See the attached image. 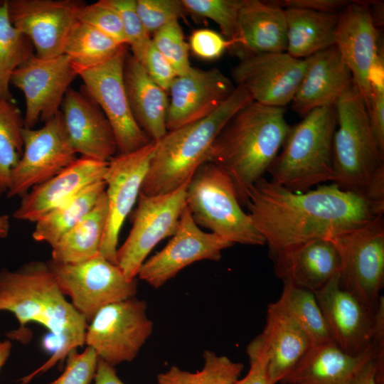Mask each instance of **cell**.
Masks as SVG:
<instances>
[{"instance_id": "8d00e7d4", "label": "cell", "mask_w": 384, "mask_h": 384, "mask_svg": "<svg viewBox=\"0 0 384 384\" xmlns=\"http://www.w3.org/2000/svg\"><path fill=\"white\" fill-rule=\"evenodd\" d=\"M24 121L14 101L0 100V194L7 192L11 172L23 151Z\"/></svg>"}, {"instance_id": "7a4b0ae2", "label": "cell", "mask_w": 384, "mask_h": 384, "mask_svg": "<svg viewBox=\"0 0 384 384\" xmlns=\"http://www.w3.org/2000/svg\"><path fill=\"white\" fill-rule=\"evenodd\" d=\"M1 311L12 313L19 324L7 335L9 338L27 343L31 333L26 326L31 322L48 330L55 343L50 358L22 377L19 384H28L85 345L88 323L65 298L47 262L33 260L14 271L0 270Z\"/></svg>"}, {"instance_id": "836d02e7", "label": "cell", "mask_w": 384, "mask_h": 384, "mask_svg": "<svg viewBox=\"0 0 384 384\" xmlns=\"http://www.w3.org/2000/svg\"><path fill=\"white\" fill-rule=\"evenodd\" d=\"M277 305L302 329L311 345L332 341L326 320L314 294L309 290L283 283Z\"/></svg>"}, {"instance_id": "603a6c76", "label": "cell", "mask_w": 384, "mask_h": 384, "mask_svg": "<svg viewBox=\"0 0 384 384\" xmlns=\"http://www.w3.org/2000/svg\"><path fill=\"white\" fill-rule=\"evenodd\" d=\"M107 164L87 157L78 158L59 174L24 195L13 217L36 223L89 185L103 179Z\"/></svg>"}, {"instance_id": "3957f363", "label": "cell", "mask_w": 384, "mask_h": 384, "mask_svg": "<svg viewBox=\"0 0 384 384\" xmlns=\"http://www.w3.org/2000/svg\"><path fill=\"white\" fill-rule=\"evenodd\" d=\"M291 127L282 107L252 101L240 109L214 140L207 161L231 178L241 206L249 189L268 171Z\"/></svg>"}, {"instance_id": "1f68e13d", "label": "cell", "mask_w": 384, "mask_h": 384, "mask_svg": "<svg viewBox=\"0 0 384 384\" xmlns=\"http://www.w3.org/2000/svg\"><path fill=\"white\" fill-rule=\"evenodd\" d=\"M105 189V180H99L50 211L36 222L33 238L53 246L92 209Z\"/></svg>"}, {"instance_id": "d4e9b609", "label": "cell", "mask_w": 384, "mask_h": 384, "mask_svg": "<svg viewBox=\"0 0 384 384\" xmlns=\"http://www.w3.org/2000/svg\"><path fill=\"white\" fill-rule=\"evenodd\" d=\"M274 271L283 283L314 294L339 276L341 258L329 239L309 241L274 257Z\"/></svg>"}, {"instance_id": "cb8c5ba5", "label": "cell", "mask_w": 384, "mask_h": 384, "mask_svg": "<svg viewBox=\"0 0 384 384\" xmlns=\"http://www.w3.org/2000/svg\"><path fill=\"white\" fill-rule=\"evenodd\" d=\"M306 68L291 107L304 117L310 111L334 105L353 82L351 71L336 46L304 58Z\"/></svg>"}, {"instance_id": "7c38bea8", "label": "cell", "mask_w": 384, "mask_h": 384, "mask_svg": "<svg viewBox=\"0 0 384 384\" xmlns=\"http://www.w3.org/2000/svg\"><path fill=\"white\" fill-rule=\"evenodd\" d=\"M23 154L11 172L8 198H22L31 189L74 162L77 153L67 134L61 112L39 129H23Z\"/></svg>"}, {"instance_id": "7402d4cb", "label": "cell", "mask_w": 384, "mask_h": 384, "mask_svg": "<svg viewBox=\"0 0 384 384\" xmlns=\"http://www.w3.org/2000/svg\"><path fill=\"white\" fill-rule=\"evenodd\" d=\"M61 108L67 134L77 154L103 162L115 156L117 145L112 128L86 92L69 88Z\"/></svg>"}, {"instance_id": "7bdbcfd3", "label": "cell", "mask_w": 384, "mask_h": 384, "mask_svg": "<svg viewBox=\"0 0 384 384\" xmlns=\"http://www.w3.org/2000/svg\"><path fill=\"white\" fill-rule=\"evenodd\" d=\"M136 9L150 36L186 13L182 0H136Z\"/></svg>"}, {"instance_id": "d6986e66", "label": "cell", "mask_w": 384, "mask_h": 384, "mask_svg": "<svg viewBox=\"0 0 384 384\" xmlns=\"http://www.w3.org/2000/svg\"><path fill=\"white\" fill-rule=\"evenodd\" d=\"M235 87L218 68L191 67L186 73L177 75L169 89L167 132L208 117L227 100Z\"/></svg>"}, {"instance_id": "c3c4849f", "label": "cell", "mask_w": 384, "mask_h": 384, "mask_svg": "<svg viewBox=\"0 0 384 384\" xmlns=\"http://www.w3.org/2000/svg\"><path fill=\"white\" fill-rule=\"evenodd\" d=\"M283 9L298 8L318 12L340 13L350 2L346 0H276Z\"/></svg>"}, {"instance_id": "ab89813d", "label": "cell", "mask_w": 384, "mask_h": 384, "mask_svg": "<svg viewBox=\"0 0 384 384\" xmlns=\"http://www.w3.org/2000/svg\"><path fill=\"white\" fill-rule=\"evenodd\" d=\"M119 15L127 45L132 55L142 63L151 43V36L144 27L136 9V0H105Z\"/></svg>"}, {"instance_id": "5bb4252c", "label": "cell", "mask_w": 384, "mask_h": 384, "mask_svg": "<svg viewBox=\"0 0 384 384\" xmlns=\"http://www.w3.org/2000/svg\"><path fill=\"white\" fill-rule=\"evenodd\" d=\"M77 76L65 54L50 58L33 54L15 70L10 84L21 90L25 97L24 127L33 129L39 120L46 122L58 114Z\"/></svg>"}, {"instance_id": "f546056e", "label": "cell", "mask_w": 384, "mask_h": 384, "mask_svg": "<svg viewBox=\"0 0 384 384\" xmlns=\"http://www.w3.org/2000/svg\"><path fill=\"white\" fill-rule=\"evenodd\" d=\"M287 21L286 52L304 59L335 46L339 13L284 9Z\"/></svg>"}, {"instance_id": "e0dca14e", "label": "cell", "mask_w": 384, "mask_h": 384, "mask_svg": "<svg viewBox=\"0 0 384 384\" xmlns=\"http://www.w3.org/2000/svg\"><path fill=\"white\" fill-rule=\"evenodd\" d=\"M233 245L213 233L203 231L186 206L171 240L145 260L137 277L154 288H159L193 262L219 261L222 252Z\"/></svg>"}, {"instance_id": "ffe728a7", "label": "cell", "mask_w": 384, "mask_h": 384, "mask_svg": "<svg viewBox=\"0 0 384 384\" xmlns=\"http://www.w3.org/2000/svg\"><path fill=\"white\" fill-rule=\"evenodd\" d=\"M335 46L350 68L366 104L372 70L383 54L370 1H350L339 13Z\"/></svg>"}, {"instance_id": "f35d334b", "label": "cell", "mask_w": 384, "mask_h": 384, "mask_svg": "<svg viewBox=\"0 0 384 384\" xmlns=\"http://www.w3.org/2000/svg\"><path fill=\"white\" fill-rule=\"evenodd\" d=\"M151 42L171 65L177 75L191 68L188 45L186 43L178 21H173L153 33Z\"/></svg>"}, {"instance_id": "52a82bcc", "label": "cell", "mask_w": 384, "mask_h": 384, "mask_svg": "<svg viewBox=\"0 0 384 384\" xmlns=\"http://www.w3.org/2000/svg\"><path fill=\"white\" fill-rule=\"evenodd\" d=\"M186 206L196 223L232 244L263 245L265 239L239 203L230 176L206 161L188 183Z\"/></svg>"}, {"instance_id": "bcb514c9", "label": "cell", "mask_w": 384, "mask_h": 384, "mask_svg": "<svg viewBox=\"0 0 384 384\" xmlns=\"http://www.w3.org/2000/svg\"><path fill=\"white\" fill-rule=\"evenodd\" d=\"M190 48L198 57L204 60L218 58L230 48V43L220 33L210 29H198L190 37Z\"/></svg>"}, {"instance_id": "44dd1931", "label": "cell", "mask_w": 384, "mask_h": 384, "mask_svg": "<svg viewBox=\"0 0 384 384\" xmlns=\"http://www.w3.org/2000/svg\"><path fill=\"white\" fill-rule=\"evenodd\" d=\"M331 340L343 351L358 355L371 345L375 312L343 289L339 276L314 293Z\"/></svg>"}, {"instance_id": "7dc6e473", "label": "cell", "mask_w": 384, "mask_h": 384, "mask_svg": "<svg viewBox=\"0 0 384 384\" xmlns=\"http://www.w3.org/2000/svg\"><path fill=\"white\" fill-rule=\"evenodd\" d=\"M141 63L153 81L166 92L169 91L177 74L152 42Z\"/></svg>"}, {"instance_id": "5b68a950", "label": "cell", "mask_w": 384, "mask_h": 384, "mask_svg": "<svg viewBox=\"0 0 384 384\" xmlns=\"http://www.w3.org/2000/svg\"><path fill=\"white\" fill-rule=\"evenodd\" d=\"M332 182L341 189L366 198L375 178L384 173L364 98L354 81L334 104Z\"/></svg>"}, {"instance_id": "ee69618b", "label": "cell", "mask_w": 384, "mask_h": 384, "mask_svg": "<svg viewBox=\"0 0 384 384\" xmlns=\"http://www.w3.org/2000/svg\"><path fill=\"white\" fill-rule=\"evenodd\" d=\"M63 372L48 384H91L97 370L98 356L90 346L82 352L71 351L66 357Z\"/></svg>"}, {"instance_id": "f907efd6", "label": "cell", "mask_w": 384, "mask_h": 384, "mask_svg": "<svg viewBox=\"0 0 384 384\" xmlns=\"http://www.w3.org/2000/svg\"><path fill=\"white\" fill-rule=\"evenodd\" d=\"M349 384H380L374 358L368 361L355 375Z\"/></svg>"}, {"instance_id": "2e32d148", "label": "cell", "mask_w": 384, "mask_h": 384, "mask_svg": "<svg viewBox=\"0 0 384 384\" xmlns=\"http://www.w3.org/2000/svg\"><path fill=\"white\" fill-rule=\"evenodd\" d=\"M11 24L31 41L39 58L63 54L71 29L86 4L80 0H6Z\"/></svg>"}, {"instance_id": "277c9868", "label": "cell", "mask_w": 384, "mask_h": 384, "mask_svg": "<svg viewBox=\"0 0 384 384\" xmlns=\"http://www.w3.org/2000/svg\"><path fill=\"white\" fill-rule=\"evenodd\" d=\"M252 101L245 89L236 86L227 100L208 117L168 131L156 142L140 193L146 196L164 194L187 183L207 161L214 140L223 127Z\"/></svg>"}, {"instance_id": "681fc988", "label": "cell", "mask_w": 384, "mask_h": 384, "mask_svg": "<svg viewBox=\"0 0 384 384\" xmlns=\"http://www.w3.org/2000/svg\"><path fill=\"white\" fill-rule=\"evenodd\" d=\"M94 384H125L117 375L114 366L98 358Z\"/></svg>"}, {"instance_id": "30bf717a", "label": "cell", "mask_w": 384, "mask_h": 384, "mask_svg": "<svg viewBox=\"0 0 384 384\" xmlns=\"http://www.w3.org/2000/svg\"><path fill=\"white\" fill-rule=\"evenodd\" d=\"M146 311L135 297L105 306L88 323L85 344L112 366L132 361L153 332Z\"/></svg>"}, {"instance_id": "f6af8a7d", "label": "cell", "mask_w": 384, "mask_h": 384, "mask_svg": "<svg viewBox=\"0 0 384 384\" xmlns=\"http://www.w3.org/2000/svg\"><path fill=\"white\" fill-rule=\"evenodd\" d=\"M247 354L250 370L235 384H270L267 370V354L265 341L261 334L256 336L247 346Z\"/></svg>"}, {"instance_id": "f5cc1de1", "label": "cell", "mask_w": 384, "mask_h": 384, "mask_svg": "<svg viewBox=\"0 0 384 384\" xmlns=\"http://www.w3.org/2000/svg\"><path fill=\"white\" fill-rule=\"evenodd\" d=\"M9 228L10 220L9 215H0V238H4L8 235Z\"/></svg>"}, {"instance_id": "4316f807", "label": "cell", "mask_w": 384, "mask_h": 384, "mask_svg": "<svg viewBox=\"0 0 384 384\" xmlns=\"http://www.w3.org/2000/svg\"><path fill=\"white\" fill-rule=\"evenodd\" d=\"M375 358L373 345L358 355L343 351L333 341L311 345L280 380L282 384H349L358 370Z\"/></svg>"}, {"instance_id": "9c48e42d", "label": "cell", "mask_w": 384, "mask_h": 384, "mask_svg": "<svg viewBox=\"0 0 384 384\" xmlns=\"http://www.w3.org/2000/svg\"><path fill=\"white\" fill-rule=\"evenodd\" d=\"M58 285L89 323L102 307L135 297L137 279L127 278L120 268L100 253L78 263L47 261Z\"/></svg>"}, {"instance_id": "4fadbf2b", "label": "cell", "mask_w": 384, "mask_h": 384, "mask_svg": "<svg viewBox=\"0 0 384 384\" xmlns=\"http://www.w3.org/2000/svg\"><path fill=\"white\" fill-rule=\"evenodd\" d=\"M127 54L125 48L102 64L78 71L85 92L98 105L112 128L118 154L134 151L151 142L137 124L129 105L124 82Z\"/></svg>"}, {"instance_id": "4dcf8cb0", "label": "cell", "mask_w": 384, "mask_h": 384, "mask_svg": "<svg viewBox=\"0 0 384 384\" xmlns=\"http://www.w3.org/2000/svg\"><path fill=\"white\" fill-rule=\"evenodd\" d=\"M107 212L105 191L92 209L51 247V260L58 263H78L99 254Z\"/></svg>"}, {"instance_id": "9a60e30c", "label": "cell", "mask_w": 384, "mask_h": 384, "mask_svg": "<svg viewBox=\"0 0 384 384\" xmlns=\"http://www.w3.org/2000/svg\"><path fill=\"white\" fill-rule=\"evenodd\" d=\"M156 146L151 141L127 154H117L107 164L106 183L108 212L99 253L117 265L116 257L121 228L138 199L150 160Z\"/></svg>"}, {"instance_id": "ac0fdd59", "label": "cell", "mask_w": 384, "mask_h": 384, "mask_svg": "<svg viewBox=\"0 0 384 384\" xmlns=\"http://www.w3.org/2000/svg\"><path fill=\"white\" fill-rule=\"evenodd\" d=\"M305 68V59L287 52L266 53L241 58L232 76L236 86L245 89L254 102L284 108L292 102Z\"/></svg>"}, {"instance_id": "83f0119b", "label": "cell", "mask_w": 384, "mask_h": 384, "mask_svg": "<svg viewBox=\"0 0 384 384\" xmlns=\"http://www.w3.org/2000/svg\"><path fill=\"white\" fill-rule=\"evenodd\" d=\"M124 82L137 124L151 141H159L167 132L166 92L153 81L142 64L128 53L124 65Z\"/></svg>"}, {"instance_id": "6da1fadb", "label": "cell", "mask_w": 384, "mask_h": 384, "mask_svg": "<svg viewBox=\"0 0 384 384\" xmlns=\"http://www.w3.org/2000/svg\"><path fill=\"white\" fill-rule=\"evenodd\" d=\"M245 206L273 257L361 227L384 212V205L334 183L294 192L264 177L249 189Z\"/></svg>"}, {"instance_id": "d6a6232c", "label": "cell", "mask_w": 384, "mask_h": 384, "mask_svg": "<svg viewBox=\"0 0 384 384\" xmlns=\"http://www.w3.org/2000/svg\"><path fill=\"white\" fill-rule=\"evenodd\" d=\"M127 47L78 21L68 37L63 54L69 58L78 73L104 63Z\"/></svg>"}, {"instance_id": "484cf974", "label": "cell", "mask_w": 384, "mask_h": 384, "mask_svg": "<svg viewBox=\"0 0 384 384\" xmlns=\"http://www.w3.org/2000/svg\"><path fill=\"white\" fill-rule=\"evenodd\" d=\"M287 45L284 9L273 1L242 0L238 39L232 49L240 58L286 52Z\"/></svg>"}, {"instance_id": "f1b7e54d", "label": "cell", "mask_w": 384, "mask_h": 384, "mask_svg": "<svg viewBox=\"0 0 384 384\" xmlns=\"http://www.w3.org/2000/svg\"><path fill=\"white\" fill-rule=\"evenodd\" d=\"M260 334L266 347L270 384L279 383L311 346L299 325L275 302L267 306Z\"/></svg>"}, {"instance_id": "d590c367", "label": "cell", "mask_w": 384, "mask_h": 384, "mask_svg": "<svg viewBox=\"0 0 384 384\" xmlns=\"http://www.w3.org/2000/svg\"><path fill=\"white\" fill-rule=\"evenodd\" d=\"M32 43L11 23L6 2L0 4V100L14 101L9 90L11 77L31 55Z\"/></svg>"}, {"instance_id": "db71d44e", "label": "cell", "mask_w": 384, "mask_h": 384, "mask_svg": "<svg viewBox=\"0 0 384 384\" xmlns=\"http://www.w3.org/2000/svg\"><path fill=\"white\" fill-rule=\"evenodd\" d=\"M2 2V1H0V4Z\"/></svg>"}, {"instance_id": "8992f818", "label": "cell", "mask_w": 384, "mask_h": 384, "mask_svg": "<svg viewBox=\"0 0 384 384\" xmlns=\"http://www.w3.org/2000/svg\"><path fill=\"white\" fill-rule=\"evenodd\" d=\"M336 128L335 105L316 108L292 126L268 172L272 181L294 192L334 178L333 137Z\"/></svg>"}, {"instance_id": "60d3db41", "label": "cell", "mask_w": 384, "mask_h": 384, "mask_svg": "<svg viewBox=\"0 0 384 384\" xmlns=\"http://www.w3.org/2000/svg\"><path fill=\"white\" fill-rule=\"evenodd\" d=\"M373 134L384 159V60L380 55L370 76V91L366 103Z\"/></svg>"}, {"instance_id": "8fae6325", "label": "cell", "mask_w": 384, "mask_h": 384, "mask_svg": "<svg viewBox=\"0 0 384 384\" xmlns=\"http://www.w3.org/2000/svg\"><path fill=\"white\" fill-rule=\"evenodd\" d=\"M188 183L168 193L155 196L139 193L132 229L117 252V265L127 278H137L152 249L161 240L176 233L181 215L186 206Z\"/></svg>"}, {"instance_id": "74e56055", "label": "cell", "mask_w": 384, "mask_h": 384, "mask_svg": "<svg viewBox=\"0 0 384 384\" xmlns=\"http://www.w3.org/2000/svg\"><path fill=\"white\" fill-rule=\"evenodd\" d=\"M182 3L186 12L214 21L233 49L238 39L242 0H182Z\"/></svg>"}, {"instance_id": "816d5d0a", "label": "cell", "mask_w": 384, "mask_h": 384, "mask_svg": "<svg viewBox=\"0 0 384 384\" xmlns=\"http://www.w3.org/2000/svg\"><path fill=\"white\" fill-rule=\"evenodd\" d=\"M12 348L10 340L0 341V370L9 359Z\"/></svg>"}, {"instance_id": "e575fe53", "label": "cell", "mask_w": 384, "mask_h": 384, "mask_svg": "<svg viewBox=\"0 0 384 384\" xmlns=\"http://www.w3.org/2000/svg\"><path fill=\"white\" fill-rule=\"evenodd\" d=\"M203 356L201 370L191 373L172 366L157 375V384H235L244 367L242 363L210 350H206Z\"/></svg>"}, {"instance_id": "b9f144b4", "label": "cell", "mask_w": 384, "mask_h": 384, "mask_svg": "<svg viewBox=\"0 0 384 384\" xmlns=\"http://www.w3.org/2000/svg\"><path fill=\"white\" fill-rule=\"evenodd\" d=\"M78 18L79 21L96 28L117 43L127 45L120 16L105 0L91 4H85L80 11Z\"/></svg>"}, {"instance_id": "ba28073f", "label": "cell", "mask_w": 384, "mask_h": 384, "mask_svg": "<svg viewBox=\"0 0 384 384\" xmlns=\"http://www.w3.org/2000/svg\"><path fill=\"white\" fill-rule=\"evenodd\" d=\"M327 239L340 255V285L375 312L384 285L383 214Z\"/></svg>"}]
</instances>
